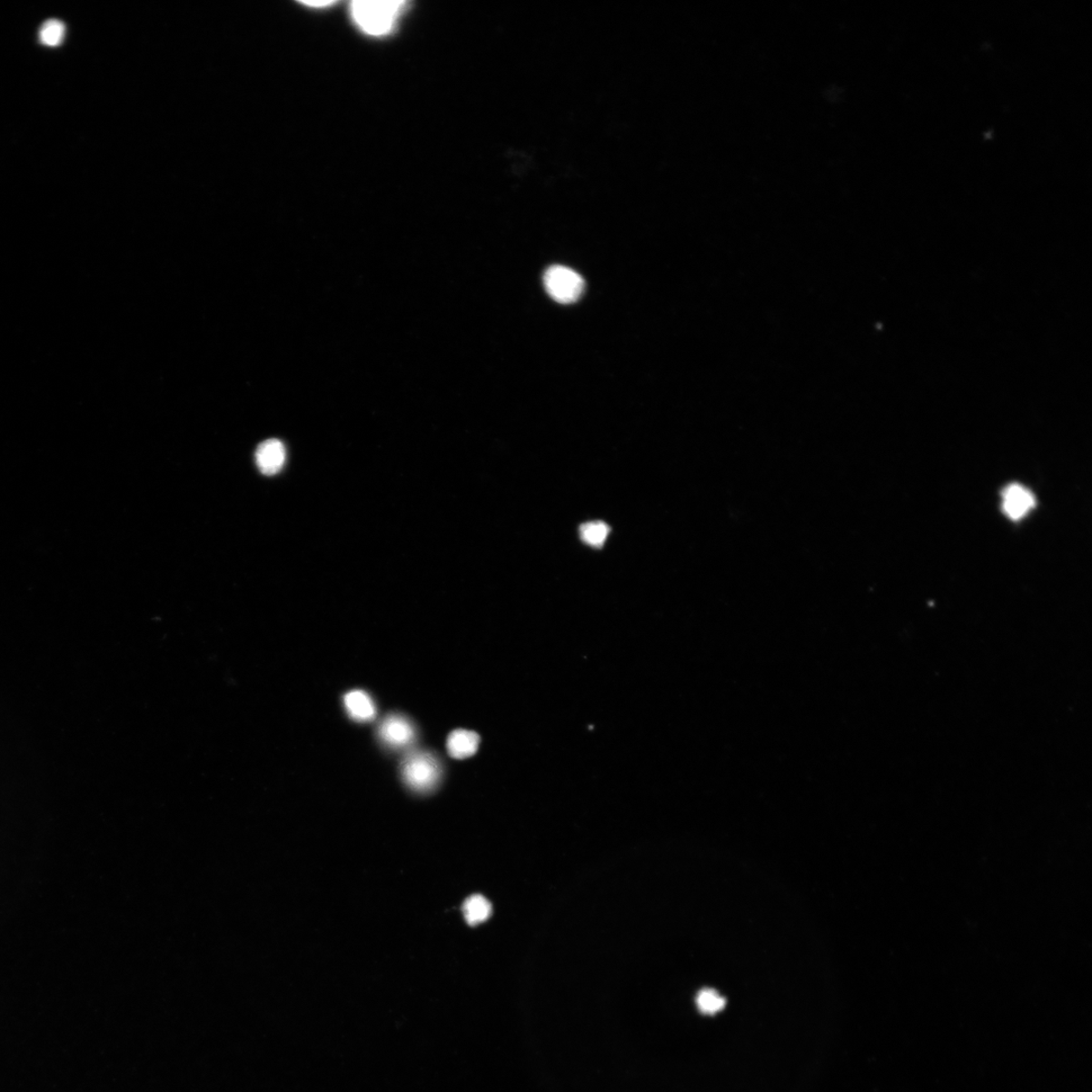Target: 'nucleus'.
<instances>
[{
    "label": "nucleus",
    "instance_id": "nucleus-1",
    "mask_svg": "<svg viewBox=\"0 0 1092 1092\" xmlns=\"http://www.w3.org/2000/svg\"><path fill=\"white\" fill-rule=\"evenodd\" d=\"M404 5L389 0H357L352 3V13L363 32L381 35L391 31Z\"/></svg>",
    "mask_w": 1092,
    "mask_h": 1092
},
{
    "label": "nucleus",
    "instance_id": "nucleus-2",
    "mask_svg": "<svg viewBox=\"0 0 1092 1092\" xmlns=\"http://www.w3.org/2000/svg\"><path fill=\"white\" fill-rule=\"evenodd\" d=\"M402 775L412 790L427 793L433 790L440 781L442 767L433 755L416 751L402 762Z\"/></svg>",
    "mask_w": 1092,
    "mask_h": 1092
},
{
    "label": "nucleus",
    "instance_id": "nucleus-3",
    "mask_svg": "<svg viewBox=\"0 0 1092 1092\" xmlns=\"http://www.w3.org/2000/svg\"><path fill=\"white\" fill-rule=\"evenodd\" d=\"M543 283L546 292L560 303L577 302L584 293L585 282L575 271L561 265H553L544 273Z\"/></svg>",
    "mask_w": 1092,
    "mask_h": 1092
},
{
    "label": "nucleus",
    "instance_id": "nucleus-4",
    "mask_svg": "<svg viewBox=\"0 0 1092 1092\" xmlns=\"http://www.w3.org/2000/svg\"><path fill=\"white\" fill-rule=\"evenodd\" d=\"M379 736L390 748L402 749L412 744L415 738L413 725L401 715L392 714L380 725Z\"/></svg>",
    "mask_w": 1092,
    "mask_h": 1092
},
{
    "label": "nucleus",
    "instance_id": "nucleus-5",
    "mask_svg": "<svg viewBox=\"0 0 1092 1092\" xmlns=\"http://www.w3.org/2000/svg\"><path fill=\"white\" fill-rule=\"evenodd\" d=\"M1035 505L1036 499L1032 491L1018 483L1008 486L1002 491V509L1011 521L1024 518Z\"/></svg>",
    "mask_w": 1092,
    "mask_h": 1092
},
{
    "label": "nucleus",
    "instance_id": "nucleus-6",
    "mask_svg": "<svg viewBox=\"0 0 1092 1092\" xmlns=\"http://www.w3.org/2000/svg\"><path fill=\"white\" fill-rule=\"evenodd\" d=\"M259 470L266 476L279 472L285 462L284 445L277 440H268L259 444L255 452Z\"/></svg>",
    "mask_w": 1092,
    "mask_h": 1092
},
{
    "label": "nucleus",
    "instance_id": "nucleus-7",
    "mask_svg": "<svg viewBox=\"0 0 1092 1092\" xmlns=\"http://www.w3.org/2000/svg\"><path fill=\"white\" fill-rule=\"evenodd\" d=\"M480 745L478 733L458 730L451 733L447 739V750L451 757L458 759H468L477 753Z\"/></svg>",
    "mask_w": 1092,
    "mask_h": 1092
},
{
    "label": "nucleus",
    "instance_id": "nucleus-8",
    "mask_svg": "<svg viewBox=\"0 0 1092 1092\" xmlns=\"http://www.w3.org/2000/svg\"><path fill=\"white\" fill-rule=\"evenodd\" d=\"M345 709L356 721H371L377 710L372 698L362 690H353L344 696Z\"/></svg>",
    "mask_w": 1092,
    "mask_h": 1092
},
{
    "label": "nucleus",
    "instance_id": "nucleus-9",
    "mask_svg": "<svg viewBox=\"0 0 1092 1092\" xmlns=\"http://www.w3.org/2000/svg\"><path fill=\"white\" fill-rule=\"evenodd\" d=\"M463 915L468 924L476 926L487 920L491 914V903L481 895H473L463 904Z\"/></svg>",
    "mask_w": 1092,
    "mask_h": 1092
},
{
    "label": "nucleus",
    "instance_id": "nucleus-10",
    "mask_svg": "<svg viewBox=\"0 0 1092 1092\" xmlns=\"http://www.w3.org/2000/svg\"><path fill=\"white\" fill-rule=\"evenodd\" d=\"M610 532V526L602 521L588 522L580 527L581 541L596 549L602 548Z\"/></svg>",
    "mask_w": 1092,
    "mask_h": 1092
},
{
    "label": "nucleus",
    "instance_id": "nucleus-11",
    "mask_svg": "<svg viewBox=\"0 0 1092 1092\" xmlns=\"http://www.w3.org/2000/svg\"><path fill=\"white\" fill-rule=\"evenodd\" d=\"M696 1002L698 1008L705 1015L720 1013L727 1005V1001L720 997V993L710 988H705L698 993Z\"/></svg>",
    "mask_w": 1092,
    "mask_h": 1092
},
{
    "label": "nucleus",
    "instance_id": "nucleus-12",
    "mask_svg": "<svg viewBox=\"0 0 1092 1092\" xmlns=\"http://www.w3.org/2000/svg\"><path fill=\"white\" fill-rule=\"evenodd\" d=\"M65 26L57 20H50L42 25L40 40L44 45L56 47L65 39Z\"/></svg>",
    "mask_w": 1092,
    "mask_h": 1092
},
{
    "label": "nucleus",
    "instance_id": "nucleus-13",
    "mask_svg": "<svg viewBox=\"0 0 1092 1092\" xmlns=\"http://www.w3.org/2000/svg\"><path fill=\"white\" fill-rule=\"evenodd\" d=\"M303 5H311V6H320V5H324V6H325V5H333V4H334V2H317V3H311V2H310V3H303Z\"/></svg>",
    "mask_w": 1092,
    "mask_h": 1092
}]
</instances>
